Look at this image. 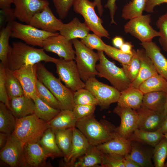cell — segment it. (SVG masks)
Here are the masks:
<instances>
[{"label":"cell","mask_w":167,"mask_h":167,"mask_svg":"<svg viewBox=\"0 0 167 167\" xmlns=\"http://www.w3.org/2000/svg\"><path fill=\"white\" fill-rule=\"evenodd\" d=\"M90 31L84 23L81 22L77 18L75 17L69 23L63 24L59 32L66 39L72 40L85 38Z\"/></svg>","instance_id":"484cf974"},{"label":"cell","mask_w":167,"mask_h":167,"mask_svg":"<svg viewBox=\"0 0 167 167\" xmlns=\"http://www.w3.org/2000/svg\"><path fill=\"white\" fill-rule=\"evenodd\" d=\"M23 151L27 167L43 166L47 158L49 157L38 142L24 143Z\"/></svg>","instance_id":"7402d4cb"},{"label":"cell","mask_w":167,"mask_h":167,"mask_svg":"<svg viewBox=\"0 0 167 167\" xmlns=\"http://www.w3.org/2000/svg\"><path fill=\"white\" fill-rule=\"evenodd\" d=\"M17 119L6 105L0 102V132L11 135L15 130Z\"/></svg>","instance_id":"e575fe53"},{"label":"cell","mask_w":167,"mask_h":167,"mask_svg":"<svg viewBox=\"0 0 167 167\" xmlns=\"http://www.w3.org/2000/svg\"><path fill=\"white\" fill-rule=\"evenodd\" d=\"M5 83L9 99L24 95L22 85L13 71L5 68Z\"/></svg>","instance_id":"d6a6232c"},{"label":"cell","mask_w":167,"mask_h":167,"mask_svg":"<svg viewBox=\"0 0 167 167\" xmlns=\"http://www.w3.org/2000/svg\"><path fill=\"white\" fill-rule=\"evenodd\" d=\"M159 130L164 134L167 132V114L161 127Z\"/></svg>","instance_id":"94428289"},{"label":"cell","mask_w":167,"mask_h":167,"mask_svg":"<svg viewBox=\"0 0 167 167\" xmlns=\"http://www.w3.org/2000/svg\"><path fill=\"white\" fill-rule=\"evenodd\" d=\"M164 110L167 113V96H166L165 103V106Z\"/></svg>","instance_id":"6125c7cd"},{"label":"cell","mask_w":167,"mask_h":167,"mask_svg":"<svg viewBox=\"0 0 167 167\" xmlns=\"http://www.w3.org/2000/svg\"><path fill=\"white\" fill-rule=\"evenodd\" d=\"M101 38L94 33H89L85 38L81 39L80 41L86 47L91 49L104 52L106 44Z\"/></svg>","instance_id":"bcb514c9"},{"label":"cell","mask_w":167,"mask_h":167,"mask_svg":"<svg viewBox=\"0 0 167 167\" xmlns=\"http://www.w3.org/2000/svg\"><path fill=\"white\" fill-rule=\"evenodd\" d=\"M96 4L97 10L100 16H101L103 13L104 10L102 4L101 0H94Z\"/></svg>","instance_id":"91938a15"},{"label":"cell","mask_w":167,"mask_h":167,"mask_svg":"<svg viewBox=\"0 0 167 167\" xmlns=\"http://www.w3.org/2000/svg\"><path fill=\"white\" fill-rule=\"evenodd\" d=\"M136 51L140 60V67L137 77L131 83L130 87L139 88L143 81L158 73L152 61L146 55L144 49H137Z\"/></svg>","instance_id":"cb8c5ba5"},{"label":"cell","mask_w":167,"mask_h":167,"mask_svg":"<svg viewBox=\"0 0 167 167\" xmlns=\"http://www.w3.org/2000/svg\"><path fill=\"white\" fill-rule=\"evenodd\" d=\"M72 6L74 11L83 16L84 23L93 33L101 37L110 38L108 31L102 25V20L96 12L95 7L96 6L94 1L89 0H74Z\"/></svg>","instance_id":"52a82bcc"},{"label":"cell","mask_w":167,"mask_h":167,"mask_svg":"<svg viewBox=\"0 0 167 167\" xmlns=\"http://www.w3.org/2000/svg\"><path fill=\"white\" fill-rule=\"evenodd\" d=\"M167 157V140L165 137L154 147L152 159L156 167H165Z\"/></svg>","instance_id":"60d3db41"},{"label":"cell","mask_w":167,"mask_h":167,"mask_svg":"<svg viewBox=\"0 0 167 167\" xmlns=\"http://www.w3.org/2000/svg\"><path fill=\"white\" fill-rule=\"evenodd\" d=\"M72 40L59 34L50 36L44 41L42 48L45 51L55 53L66 60H74L75 55Z\"/></svg>","instance_id":"4fadbf2b"},{"label":"cell","mask_w":167,"mask_h":167,"mask_svg":"<svg viewBox=\"0 0 167 167\" xmlns=\"http://www.w3.org/2000/svg\"><path fill=\"white\" fill-rule=\"evenodd\" d=\"M56 12L60 19H64L67 16L72 6L74 0H52Z\"/></svg>","instance_id":"681fc988"},{"label":"cell","mask_w":167,"mask_h":167,"mask_svg":"<svg viewBox=\"0 0 167 167\" xmlns=\"http://www.w3.org/2000/svg\"><path fill=\"white\" fill-rule=\"evenodd\" d=\"M103 154L96 146L90 145L85 153L77 159L73 167H101Z\"/></svg>","instance_id":"f1b7e54d"},{"label":"cell","mask_w":167,"mask_h":167,"mask_svg":"<svg viewBox=\"0 0 167 167\" xmlns=\"http://www.w3.org/2000/svg\"><path fill=\"white\" fill-rule=\"evenodd\" d=\"M38 142L49 157L54 158L64 156L57 143L54 132L51 129L47 128Z\"/></svg>","instance_id":"1f68e13d"},{"label":"cell","mask_w":167,"mask_h":167,"mask_svg":"<svg viewBox=\"0 0 167 167\" xmlns=\"http://www.w3.org/2000/svg\"><path fill=\"white\" fill-rule=\"evenodd\" d=\"M133 47V45L131 42L126 41L124 43L119 49L125 53L132 54Z\"/></svg>","instance_id":"db71d44e"},{"label":"cell","mask_w":167,"mask_h":167,"mask_svg":"<svg viewBox=\"0 0 167 167\" xmlns=\"http://www.w3.org/2000/svg\"><path fill=\"white\" fill-rule=\"evenodd\" d=\"M75 105H98V102L91 92L85 88L74 92Z\"/></svg>","instance_id":"7bdbcfd3"},{"label":"cell","mask_w":167,"mask_h":167,"mask_svg":"<svg viewBox=\"0 0 167 167\" xmlns=\"http://www.w3.org/2000/svg\"><path fill=\"white\" fill-rule=\"evenodd\" d=\"M139 88L143 94L156 91L167 92V81L161 75L157 74L143 81Z\"/></svg>","instance_id":"836d02e7"},{"label":"cell","mask_w":167,"mask_h":167,"mask_svg":"<svg viewBox=\"0 0 167 167\" xmlns=\"http://www.w3.org/2000/svg\"><path fill=\"white\" fill-rule=\"evenodd\" d=\"M165 137L164 133L159 130L154 131L136 129L128 139L154 147Z\"/></svg>","instance_id":"f546056e"},{"label":"cell","mask_w":167,"mask_h":167,"mask_svg":"<svg viewBox=\"0 0 167 167\" xmlns=\"http://www.w3.org/2000/svg\"><path fill=\"white\" fill-rule=\"evenodd\" d=\"M36 89L39 97L50 106L61 110L59 103L49 90L40 80H37Z\"/></svg>","instance_id":"ab89813d"},{"label":"cell","mask_w":167,"mask_h":167,"mask_svg":"<svg viewBox=\"0 0 167 167\" xmlns=\"http://www.w3.org/2000/svg\"><path fill=\"white\" fill-rule=\"evenodd\" d=\"M104 52L109 57L119 62L122 65H128L132 56V54L125 53L120 49L106 44Z\"/></svg>","instance_id":"ee69618b"},{"label":"cell","mask_w":167,"mask_h":167,"mask_svg":"<svg viewBox=\"0 0 167 167\" xmlns=\"http://www.w3.org/2000/svg\"><path fill=\"white\" fill-rule=\"evenodd\" d=\"M5 65L0 63V101L9 109V99L6 91L5 83Z\"/></svg>","instance_id":"f907efd6"},{"label":"cell","mask_w":167,"mask_h":167,"mask_svg":"<svg viewBox=\"0 0 167 167\" xmlns=\"http://www.w3.org/2000/svg\"><path fill=\"white\" fill-rule=\"evenodd\" d=\"M13 0H0V9L3 10L11 9V5L13 3Z\"/></svg>","instance_id":"9f6ffc18"},{"label":"cell","mask_w":167,"mask_h":167,"mask_svg":"<svg viewBox=\"0 0 167 167\" xmlns=\"http://www.w3.org/2000/svg\"><path fill=\"white\" fill-rule=\"evenodd\" d=\"M136 111L138 119L137 128L149 131L159 130L167 114L165 110L155 111L142 107Z\"/></svg>","instance_id":"e0dca14e"},{"label":"cell","mask_w":167,"mask_h":167,"mask_svg":"<svg viewBox=\"0 0 167 167\" xmlns=\"http://www.w3.org/2000/svg\"><path fill=\"white\" fill-rule=\"evenodd\" d=\"M122 37L120 36H116L112 39L113 45L117 48H120L124 42Z\"/></svg>","instance_id":"6f0895ef"},{"label":"cell","mask_w":167,"mask_h":167,"mask_svg":"<svg viewBox=\"0 0 167 167\" xmlns=\"http://www.w3.org/2000/svg\"><path fill=\"white\" fill-rule=\"evenodd\" d=\"M96 146L103 153L114 154L125 157L130 153L131 141L116 132L111 139Z\"/></svg>","instance_id":"44dd1931"},{"label":"cell","mask_w":167,"mask_h":167,"mask_svg":"<svg viewBox=\"0 0 167 167\" xmlns=\"http://www.w3.org/2000/svg\"><path fill=\"white\" fill-rule=\"evenodd\" d=\"M15 17L20 22L29 24L36 13L49 5L47 0H13Z\"/></svg>","instance_id":"5bb4252c"},{"label":"cell","mask_w":167,"mask_h":167,"mask_svg":"<svg viewBox=\"0 0 167 167\" xmlns=\"http://www.w3.org/2000/svg\"><path fill=\"white\" fill-rule=\"evenodd\" d=\"M96 106L93 105H75L72 111L78 121L93 115Z\"/></svg>","instance_id":"c3c4849f"},{"label":"cell","mask_w":167,"mask_h":167,"mask_svg":"<svg viewBox=\"0 0 167 167\" xmlns=\"http://www.w3.org/2000/svg\"><path fill=\"white\" fill-rule=\"evenodd\" d=\"M90 145L82 132L75 127H74L71 149L68 155L64 157L65 166L73 167L77 159L85 153Z\"/></svg>","instance_id":"d6986e66"},{"label":"cell","mask_w":167,"mask_h":167,"mask_svg":"<svg viewBox=\"0 0 167 167\" xmlns=\"http://www.w3.org/2000/svg\"><path fill=\"white\" fill-rule=\"evenodd\" d=\"M150 14L142 15L129 20L124 26V30L140 40L141 42L152 41V39L160 36L159 32L153 29L150 24Z\"/></svg>","instance_id":"30bf717a"},{"label":"cell","mask_w":167,"mask_h":167,"mask_svg":"<svg viewBox=\"0 0 167 167\" xmlns=\"http://www.w3.org/2000/svg\"><path fill=\"white\" fill-rule=\"evenodd\" d=\"M55 64L59 78L66 87L73 92L84 88L75 61L60 58Z\"/></svg>","instance_id":"8fae6325"},{"label":"cell","mask_w":167,"mask_h":167,"mask_svg":"<svg viewBox=\"0 0 167 167\" xmlns=\"http://www.w3.org/2000/svg\"><path fill=\"white\" fill-rule=\"evenodd\" d=\"M33 100L35 104L34 113L38 118L47 122L53 118L61 110L48 105L38 96Z\"/></svg>","instance_id":"f35d334b"},{"label":"cell","mask_w":167,"mask_h":167,"mask_svg":"<svg viewBox=\"0 0 167 167\" xmlns=\"http://www.w3.org/2000/svg\"><path fill=\"white\" fill-rule=\"evenodd\" d=\"M77 121L72 110L66 109L61 110L47 123L48 128L54 132L75 127Z\"/></svg>","instance_id":"83f0119b"},{"label":"cell","mask_w":167,"mask_h":167,"mask_svg":"<svg viewBox=\"0 0 167 167\" xmlns=\"http://www.w3.org/2000/svg\"><path fill=\"white\" fill-rule=\"evenodd\" d=\"M143 95L139 88L130 87L120 92L117 105L137 110L141 107Z\"/></svg>","instance_id":"4316f807"},{"label":"cell","mask_w":167,"mask_h":167,"mask_svg":"<svg viewBox=\"0 0 167 167\" xmlns=\"http://www.w3.org/2000/svg\"><path fill=\"white\" fill-rule=\"evenodd\" d=\"M122 65L126 75L132 83L137 77L140 67V62L136 51L133 49L132 57L128 65Z\"/></svg>","instance_id":"b9f144b4"},{"label":"cell","mask_w":167,"mask_h":167,"mask_svg":"<svg viewBox=\"0 0 167 167\" xmlns=\"http://www.w3.org/2000/svg\"><path fill=\"white\" fill-rule=\"evenodd\" d=\"M124 157L117 155L103 153L101 167H125Z\"/></svg>","instance_id":"7dc6e473"},{"label":"cell","mask_w":167,"mask_h":167,"mask_svg":"<svg viewBox=\"0 0 167 167\" xmlns=\"http://www.w3.org/2000/svg\"><path fill=\"white\" fill-rule=\"evenodd\" d=\"M167 93L164 91L148 92L143 95L141 107L155 111L164 110Z\"/></svg>","instance_id":"4dcf8cb0"},{"label":"cell","mask_w":167,"mask_h":167,"mask_svg":"<svg viewBox=\"0 0 167 167\" xmlns=\"http://www.w3.org/2000/svg\"><path fill=\"white\" fill-rule=\"evenodd\" d=\"M36 64L25 65L13 71L22 85L24 95L33 100L38 96L36 87Z\"/></svg>","instance_id":"9a60e30c"},{"label":"cell","mask_w":167,"mask_h":167,"mask_svg":"<svg viewBox=\"0 0 167 167\" xmlns=\"http://www.w3.org/2000/svg\"><path fill=\"white\" fill-rule=\"evenodd\" d=\"M11 134L0 132V148L3 147L6 143Z\"/></svg>","instance_id":"680465c9"},{"label":"cell","mask_w":167,"mask_h":167,"mask_svg":"<svg viewBox=\"0 0 167 167\" xmlns=\"http://www.w3.org/2000/svg\"><path fill=\"white\" fill-rule=\"evenodd\" d=\"M117 0H108L104 7L107 8L109 11V14L111 18V24H116L114 19V16L117 7L116 4ZM133 0H131L132 1Z\"/></svg>","instance_id":"816d5d0a"},{"label":"cell","mask_w":167,"mask_h":167,"mask_svg":"<svg viewBox=\"0 0 167 167\" xmlns=\"http://www.w3.org/2000/svg\"><path fill=\"white\" fill-rule=\"evenodd\" d=\"M85 84L84 88L93 94L101 109H108L112 103L118 102L120 92L113 86L99 81L95 77L89 78Z\"/></svg>","instance_id":"9c48e42d"},{"label":"cell","mask_w":167,"mask_h":167,"mask_svg":"<svg viewBox=\"0 0 167 167\" xmlns=\"http://www.w3.org/2000/svg\"><path fill=\"white\" fill-rule=\"evenodd\" d=\"M148 0H133L124 5L122 10L121 17L130 20L142 15Z\"/></svg>","instance_id":"74e56055"},{"label":"cell","mask_w":167,"mask_h":167,"mask_svg":"<svg viewBox=\"0 0 167 167\" xmlns=\"http://www.w3.org/2000/svg\"><path fill=\"white\" fill-rule=\"evenodd\" d=\"M131 141L129 157L140 167H152V162L154 147L138 142Z\"/></svg>","instance_id":"603a6c76"},{"label":"cell","mask_w":167,"mask_h":167,"mask_svg":"<svg viewBox=\"0 0 167 167\" xmlns=\"http://www.w3.org/2000/svg\"><path fill=\"white\" fill-rule=\"evenodd\" d=\"M48 128L47 122L33 113L17 119L11 135L24 143L38 142Z\"/></svg>","instance_id":"277c9868"},{"label":"cell","mask_w":167,"mask_h":167,"mask_svg":"<svg viewBox=\"0 0 167 167\" xmlns=\"http://www.w3.org/2000/svg\"><path fill=\"white\" fill-rule=\"evenodd\" d=\"M75 49V60L82 80L85 82L89 78L98 75L96 66L99 56L78 39L72 40Z\"/></svg>","instance_id":"5b68a950"},{"label":"cell","mask_w":167,"mask_h":167,"mask_svg":"<svg viewBox=\"0 0 167 167\" xmlns=\"http://www.w3.org/2000/svg\"><path fill=\"white\" fill-rule=\"evenodd\" d=\"M163 3H167V0H148L145 11L148 13H153L155 6Z\"/></svg>","instance_id":"f5cc1de1"},{"label":"cell","mask_w":167,"mask_h":167,"mask_svg":"<svg viewBox=\"0 0 167 167\" xmlns=\"http://www.w3.org/2000/svg\"><path fill=\"white\" fill-rule=\"evenodd\" d=\"M59 33L47 32L29 24L12 21L11 37L20 39L28 45L42 47L43 43L47 38Z\"/></svg>","instance_id":"ba28073f"},{"label":"cell","mask_w":167,"mask_h":167,"mask_svg":"<svg viewBox=\"0 0 167 167\" xmlns=\"http://www.w3.org/2000/svg\"><path fill=\"white\" fill-rule=\"evenodd\" d=\"M121 119L120 126L116 128V132L128 139L138 128V116L136 110L118 105L113 110Z\"/></svg>","instance_id":"2e32d148"},{"label":"cell","mask_w":167,"mask_h":167,"mask_svg":"<svg viewBox=\"0 0 167 167\" xmlns=\"http://www.w3.org/2000/svg\"><path fill=\"white\" fill-rule=\"evenodd\" d=\"M24 144L11 135L5 145L0 149L1 159L11 167H27L24 155Z\"/></svg>","instance_id":"7c38bea8"},{"label":"cell","mask_w":167,"mask_h":167,"mask_svg":"<svg viewBox=\"0 0 167 167\" xmlns=\"http://www.w3.org/2000/svg\"><path fill=\"white\" fill-rule=\"evenodd\" d=\"M12 21L9 22L0 31V60L6 67L7 66L8 56L10 46L9 40L12 31Z\"/></svg>","instance_id":"8d00e7d4"},{"label":"cell","mask_w":167,"mask_h":167,"mask_svg":"<svg viewBox=\"0 0 167 167\" xmlns=\"http://www.w3.org/2000/svg\"><path fill=\"white\" fill-rule=\"evenodd\" d=\"M63 23L54 15L49 6L33 17L29 24L45 31L55 33L59 31Z\"/></svg>","instance_id":"ac0fdd59"},{"label":"cell","mask_w":167,"mask_h":167,"mask_svg":"<svg viewBox=\"0 0 167 167\" xmlns=\"http://www.w3.org/2000/svg\"><path fill=\"white\" fill-rule=\"evenodd\" d=\"M9 109L17 119L34 113L35 104L32 98L24 95L9 99Z\"/></svg>","instance_id":"d4e9b609"},{"label":"cell","mask_w":167,"mask_h":167,"mask_svg":"<svg viewBox=\"0 0 167 167\" xmlns=\"http://www.w3.org/2000/svg\"><path fill=\"white\" fill-rule=\"evenodd\" d=\"M36 73L38 79L49 90L59 103L61 110H72L74 105V92L63 85L59 78L40 62L36 64Z\"/></svg>","instance_id":"3957f363"},{"label":"cell","mask_w":167,"mask_h":167,"mask_svg":"<svg viewBox=\"0 0 167 167\" xmlns=\"http://www.w3.org/2000/svg\"><path fill=\"white\" fill-rule=\"evenodd\" d=\"M123 162L125 167H140L135 162L129 157L128 154L124 157Z\"/></svg>","instance_id":"11a10c76"},{"label":"cell","mask_w":167,"mask_h":167,"mask_svg":"<svg viewBox=\"0 0 167 167\" xmlns=\"http://www.w3.org/2000/svg\"><path fill=\"white\" fill-rule=\"evenodd\" d=\"M99 62L96 66L99 76L108 80L120 92L129 88L131 82L126 75L123 69L118 67L113 62L108 59L104 52L97 51Z\"/></svg>","instance_id":"8992f818"},{"label":"cell","mask_w":167,"mask_h":167,"mask_svg":"<svg viewBox=\"0 0 167 167\" xmlns=\"http://www.w3.org/2000/svg\"><path fill=\"white\" fill-rule=\"evenodd\" d=\"M165 136L167 140V132H166L164 133ZM165 167H167V161L165 163Z\"/></svg>","instance_id":"be15d7a7"},{"label":"cell","mask_w":167,"mask_h":167,"mask_svg":"<svg viewBox=\"0 0 167 167\" xmlns=\"http://www.w3.org/2000/svg\"><path fill=\"white\" fill-rule=\"evenodd\" d=\"M73 128L60 130L54 132L57 143L64 157L68 155L71 149Z\"/></svg>","instance_id":"d590c367"},{"label":"cell","mask_w":167,"mask_h":167,"mask_svg":"<svg viewBox=\"0 0 167 167\" xmlns=\"http://www.w3.org/2000/svg\"><path fill=\"white\" fill-rule=\"evenodd\" d=\"M75 127L85 136L91 145L97 146L113 138L116 133V128L105 119L97 120L92 115L77 121Z\"/></svg>","instance_id":"7a4b0ae2"},{"label":"cell","mask_w":167,"mask_h":167,"mask_svg":"<svg viewBox=\"0 0 167 167\" xmlns=\"http://www.w3.org/2000/svg\"><path fill=\"white\" fill-rule=\"evenodd\" d=\"M140 45L152 61L158 74L167 81V59L161 53L160 48L152 41L141 42Z\"/></svg>","instance_id":"ffe728a7"},{"label":"cell","mask_w":167,"mask_h":167,"mask_svg":"<svg viewBox=\"0 0 167 167\" xmlns=\"http://www.w3.org/2000/svg\"><path fill=\"white\" fill-rule=\"evenodd\" d=\"M156 25L160 33L159 38L160 44L167 53V11L158 18Z\"/></svg>","instance_id":"f6af8a7d"},{"label":"cell","mask_w":167,"mask_h":167,"mask_svg":"<svg viewBox=\"0 0 167 167\" xmlns=\"http://www.w3.org/2000/svg\"><path fill=\"white\" fill-rule=\"evenodd\" d=\"M45 51L43 48H34L22 42H14L10 46L7 67L14 71L24 66L41 62L55 63L58 59L49 56Z\"/></svg>","instance_id":"6da1fadb"}]
</instances>
